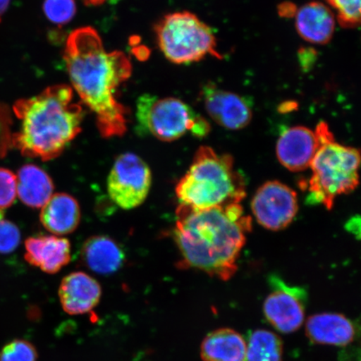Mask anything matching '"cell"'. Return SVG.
<instances>
[{"label":"cell","instance_id":"6da1fadb","mask_svg":"<svg viewBox=\"0 0 361 361\" xmlns=\"http://www.w3.org/2000/svg\"><path fill=\"white\" fill-rule=\"evenodd\" d=\"M64 60L72 87L96 116L102 137L125 134L128 110L117 101L116 93L132 75L128 56L121 51H106L97 31L82 27L68 37Z\"/></svg>","mask_w":361,"mask_h":361},{"label":"cell","instance_id":"7a4b0ae2","mask_svg":"<svg viewBox=\"0 0 361 361\" xmlns=\"http://www.w3.org/2000/svg\"><path fill=\"white\" fill-rule=\"evenodd\" d=\"M177 214L174 238L183 267L200 269L224 281L231 279L252 229V219L241 203L204 210L179 206Z\"/></svg>","mask_w":361,"mask_h":361},{"label":"cell","instance_id":"3957f363","mask_svg":"<svg viewBox=\"0 0 361 361\" xmlns=\"http://www.w3.org/2000/svg\"><path fill=\"white\" fill-rule=\"evenodd\" d=\"M73 97L69 85H56L13 104L20 128L12 135V147L43 161L60 156L80 134L83 123V108L73 102Z\"/></svg>","mask_w":361,"mask_h":361},{"label":"cell","instance_id":"277c9868","mask_svg":"<svg viewBox=\"0 0 361 361\" xmlns=\"http://www.w3.org/2000/svg\"><path fill=\"white\" fill-rule=\"evenodd\" d=\"M176 195L180 206L204 210L240 203L246 196V186L231 155L219 154L210 147L202 146L176 186Z\"/></svg>","mask_w":361,"mask_h":361},{"label":"cell","instance_id":"5b68a950","mask_svg":"<svg viewBox=\"0 0 361 361\" xmlns=\"http://www.w3.org/2000/svg\"><path fill=\"white\" fill-rule=\"evenodd\" d=\"M314 130L319 148L310 168L312 175L307 183V200L329 210L338 197L358 187L360 153L358 149L337 142L324 121H320Z\"/></svg>","mask_w":361,"mask_h":361},{"label":"cell","instance_id":"8992f818","mask_svg":"<svg viewBox=\"0 0 361 361\" xmlns=\"http://www.w3.org/2000/svg\"><path fill=\"white\" fill-rule=\"evenodd\" d=\"M155 32L161 51L174 64H191L209 56L224 58L213 30L191 12L169 13L157 23Z\"/></svg>","mask_w":361,"mask_h":361},{"label":"cell","instance_id":"52a82bcc","mask_svg":"<svg viewBox=\"0 0 361 361\" xmlns=\"http://www.w3.org/2000/svg\"><path fill=\"white\" fill-rule=\"evenodd\" d=\"M137 128L162 142H173L188 133L204 137L211 125L187 103L178 98H159L145 94L137 102Z\"/></svg>","mask_w":361,"mask_h":361},{"label":"cell","instance_id":"ba28073f","mask_svg":"<svg viewBox=\"0 0 361 361\" xmlns=\"http://www.w3.org/2000/svg\"><path fill=\"white\" fill-rule=\"evenodd\" d=\"M152 182L146 161L134 153H124L116 158L108 176L107 192L121 209H134L147 200Z\"/></svg>","mask_w":361,"mask_h":361},{"label":"cell","instance_id":"9c48e42d","mask_svg":"<svg viewBox=\"0 0 361 361\" xmlns=\"http://www.w3.org/2000/svg\"><path fill=\"white\" fill-rule=\"evenodd\" d=\"M251 209L262 227L279 231L290 225L299 209L298 197L292 188L278 180H269L257 190Z\"/></svg>","mask_w":361,"mask_h":361},{"label":"cell","instance_id":"30bf717a","mask_svg":"<svg viewBox=\"0 0 361 361\" xmlns=\"http://www.w3.org/2000/svg\"><path fill=\"white\" fill-rule=\"evenodd\" d=\"M273 292L266 298L264 313L268 322L283 334L299 329L304 323L307 293L304 288L292 287L281 279H269Z\"/></svg>","mask_w":361,"mask_h":361},{"label":"cell","instance_id":"8fae6325","mask_svg":"<svg viewBox=\"0 0 361 361\" xmlns=\"http://www.w3.org/2000/svg\"><path fill=\"white\" fill-rule=\"evenodd\" d=\"M200 98L210 118L228 130L245 128L252 118V106L247 98L221 89L213 82L203 85Z\"/></svg>","mask_w":361,"mask_h":361},{"label":"cell","instance_id":"7c38bea8","mask_svg":"<svg viewBox=\"0 0 361 361\" xmlns=\"http://www.w3.org/2000/svg\"><path fill=\"white\" fill-rule=\"evenodd\" d=\"M318 148L315 130L303 126H292L278 139L276 156L284 168L302 171L310 168Z\"/></svg>","mask_w":361,"mask_h":361},{"label":"cell","instance_id":"4fadbf2b","mask_svg":"<svg viewBox=\"0 0 361 361\" xmlns=\"http://www.w3.org/2000/svg\"><path fill=\"white\" fill-rule=\"evenodd\" d=\"M59 297L63 310L71 315L90 312L100 302L102 287L84 272H74L63 279Z\"/></svg>","mask_w":361,"mask_h":361},{"label":"cell","instance_id":"5bb4252c","mask_svg":"<svg viewBox=\"0 0 361 361\" xmlns=\"http://www.w3.org/2000/svg\"><path fill=\"white\" fill-rule=\"evenodd\" d=\"M295 28L305 42L314 44H328L336 30L335 13L326 4L312 1L297 8Z\"/></svg>","mask_w":361,"mask_h":361},{"label":"cell","instance_id":"9a60e30c","mask_svg":"<svg viewBox=\"0 0 361 361\" xmlns=\"http://www.w3.org/2000/svg\"><path fill=\"white\" fill-rule=\"evenodd\" d=\"M25 258L44 273L56 274L70 263L71 243L54 235L31 237L25 241Z\"/></svg>","mask_w":361,"mask_h":361},{"label":"cell","instance_id":"2e32d148","mask_svg":"<svg viewBox=\"0 0 361 361\" xmlns=\"http://www.w3.org/2000/svg\"><path fill=\"white\" fill-rule=\"evenodd\" d=\"M307 337L314 344L346 346L356 335L355 324L345 315L322 313L312 316L305 324Z\"/></svg>","mask_w":361,"mask_h":361},{"label":"cell","instance_id":"e0dca14e","mask_svg":"<svg viewBox=\"0 0 361 361\" xmlns=\"http://www.w3.org/2000/svg\"><path fill=\"white\" fill-rule=\"evenodd\" d=\"M80 218L78 200L67 193L53 194L40 213L44 227L56 236L73 233L78 228Z\"/></svg>","mask_w":361,"mask_h":361},{"label":"cell","instance_id":"ac0fdd59","mask_svg":"<svg viewBox=\"0 0 361 361\" xmlns=\"http://www.w3.org/2000/svg\"><path fill=\"white\" fill-rule=\"evenodd\" d=\"M81 257L87 267L99 274L116 273L125 261L124 252L118 243L104 235L93 236L85 241Z\"/></svg>","mask_w":361,"mask_h":361},{"label":"cell","instance_id":"d6986e66","mask_svg":"<svg viewBox=\"0 0 361 361\" xmlns=\"http://www.w3.org/2000/svg\"><path fill=\"white\" fill-rule=\"evenodd\" d=\"M17 196L26 206L42 209L53 196V180L47 171L34 164L23 166L18 171Z\"/></svg>","mask_w":361,"mask_h":361},{"label":"cell","instance_id":"ffe728a7","mask_svg":"<svg viewBox=\"0 0 361 361\" xmlns=\"http://www.w3.org/2000/svg\"><path fill=\"white\" fill-rule=\"evenodd\" d=\"M246 342L240 334L231 329H219L203 340V361H245Z\"/></svg>","mask_w":361,"mask_h":361},{"label":"cell","instance_id":"44dd1931","mask_svg":"<svg viewBox=\"0 0 361 361\" xmlns=\"http://www.w3.org/2000/svg\"><path fill=\"white\" fill-rule=\"evenodd\" d=\"M283 355L281 338L273 332L258 329L248 340L245 361H283Z\"/></svg>","mask_w":361,"mask_h":361},{"label":"cell","instance_id":"7402d4cb","mask_svg":"<svg viewBox=\"0 0 361 361\" xmlns=\"http://www.w3.org/2000/svg\"><path fill=\"white\" fill-rule=\"evenodd\" d=\"M343 28L355 29L360 24V0H326Z\"/></svg>","mask_w":361,"mask_h":361},{"label":"cell","instance_id":"603a6c76","mask_svg":"<svg viewBox=\"0 0 361 361\" xmlns=\"http://www.w3.org/2000/svg\"><path fill=\"white\" fill-rule=\"evenodd\" d=\"M43 11L47 19L56 25H66L76 13L75 0H44Z\"/></svg>","mask_w":361,"mask_h":361},{"label":"cell","instance_id":"cb8c5ba5","mask_svg":"<svg viewBox=\"0 0 361 361\" xmlns=\"http://www.w3.org/2000/svg\"><path fill=\"white\" fill-rule=\"evenodd\" d=\"M37 357L35 346L25 340L8 343L0 351V361H36Z\"/></svg>","mask_w":361,"mask_h":361},{"label":"cell","instance_id":"d4e9b609","mask_svg":"<svg viewBox=\"0 0 361 361\" xmlns=\"http://www.w3.org/2000/svg\"><path fill=\"white\" fill-rule=\"evenodd\" d=\"M17 196V178L11 170L0 168V209H8Z\"/></svg>","mask_w":361,"mask_h":361},{"label":"cell","instance_id":"484cf974","mask_svg":"<svg viewBox=\"0 0 361 361\" xmlns=\"http://www.w3.org/2000/svg\"><path fill=\"white\" fill-rule=\"evenodd\" d=\"M21 234L19 228L11 221H0V254H10L20 245Z\"/></svg>","mask_w":361,"mask_h":361},{"label":"cell","instance_id":"4316f807","mask_svg":"<svg viewBox=\"0 0 361 361\" xmlns=\"http://www.w3.org/2000/svg\"><path fill=\"white\" fill-rule=\"evenodd\" d=\"M12 114L10 108L0 102V158L7 154L12 147Z\"/></svg>","mask_w":361,"mask_h":361},{"label":"cell","instance_id":"83f0119b","mask_svg":"<svg viewBox=\"0 0 361 361\" xmlns=\"http://www.w3.org/2000/svg\"><path fill=\"white\" fill-rule=\"evenodd\" d=\"M295 4L290 2L283 3L279 7V13L282 17H293L295 15L297 8Z\"/></svg>","mask_w":361,"mask_h":361},{"label":"cell","instance_id":"f1b7e54d","mask_svg":"<svg viewBox=\"0 0 361 361\" xmlns=\"http://www.w3.org/2000/svg\"><path fill=\"white\" fill-rule=\"evenodd\" d=\"M10 4L11 0H0V22H1L2 18L7 11L8 6H10Z\"/></svg>","mask_w":361,"mask_h":361},{"label":"cell","instance_id":"f546056e","mask_svg":"<svg viewBox=\"0 0 361 361\" xmlns=\"http://www.w3.org/2000/svg\"><path fill=\"white\" fill-rule=\"evenodd\" d=\"M85 1L87 4H102L103 1H105V0H85Z\"/></svg>","mask_w":361,"mask_h":361},{"label":"cell","instance_id":"4dcf8cb0","mask_svg":"<svg viewBox=\"0 0 361 361\" xmlns=\"http://www.w3.org/2000/svg\"><path fill=\"white\" fill-rule=\"evenodd\" d=\"M4 218V211L0 209V221L3 220Z\"/></svg>","mask_w":361,"mask_h":361}]
</instances>
